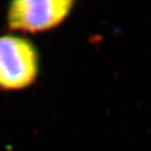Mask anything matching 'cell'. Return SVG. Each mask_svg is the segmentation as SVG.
Here are the masks:
<instances>
[{
    "label": "cell",
    "mask_w": 151,
    "mask_h": 151,
    "mask_svg": "<svg viewBox=\"0 0 151 151\" xmlns=\"http://www.w3.org/2000/svg\"><path fill=\"white\" fill-rule=\"evenodd\" d=\"M38 73V55L31 43L17 36L0 37V88H27Z\"/></svg>",
    "instance_id": "1"
},
{
    "label": "cell",
    "mask_w": 151,
    "mask_h": 151,
    "mask_svg": "<svg viewBox=\"0 0 151 151\" xmlns=\"http://www.w3.org/2000/svg\"><path fill=\"white\" fill-rule=\"evenodd\" d=\"M69 0H19L10 4L7 23L10 28L36 33L58 26L69 15Z\"/></svg>",
    "instance_id": "2"
}]
</instances>
